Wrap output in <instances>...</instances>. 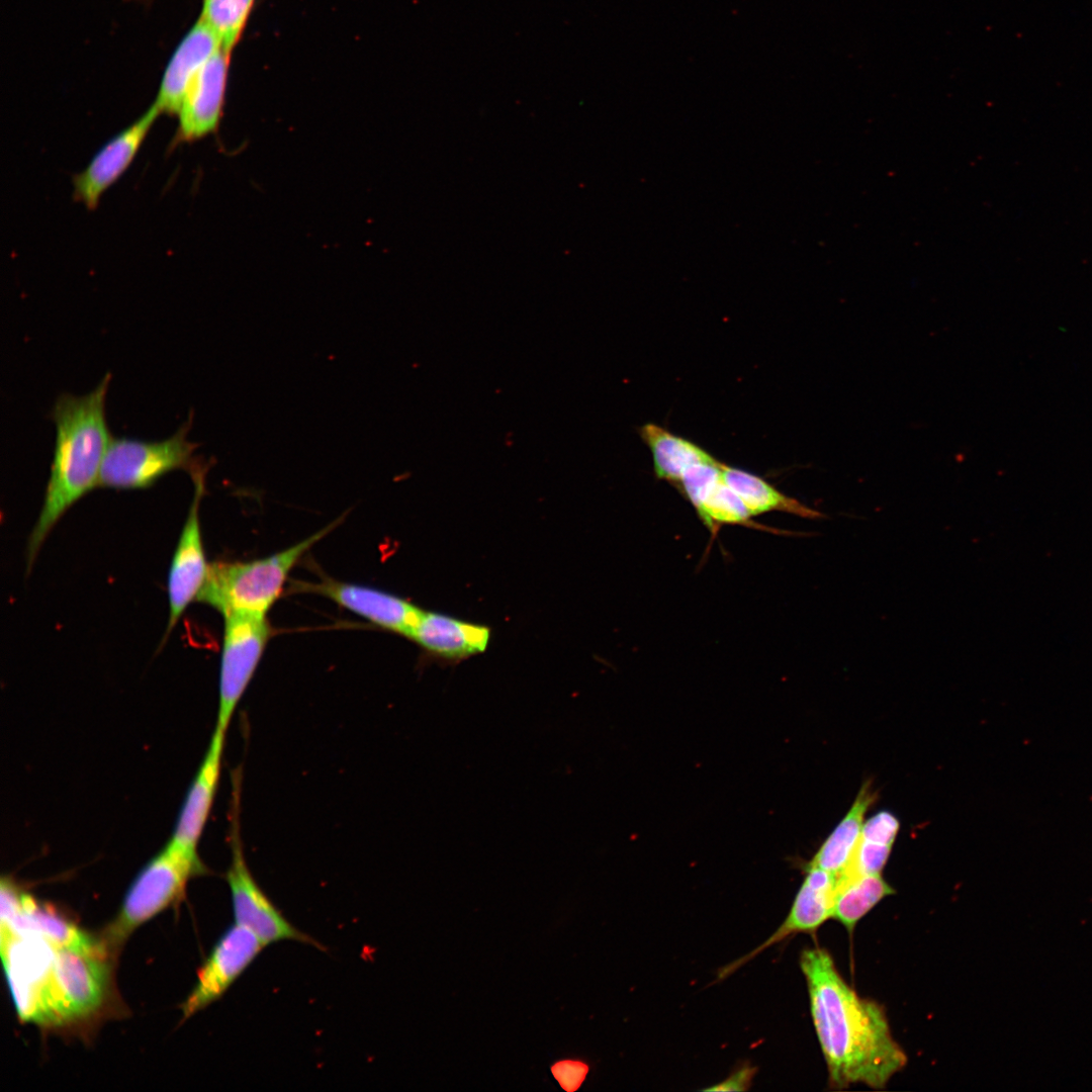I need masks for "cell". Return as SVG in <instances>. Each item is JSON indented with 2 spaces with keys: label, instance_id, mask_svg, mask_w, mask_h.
<instances>
[{
  "label": "cell",
  "instance_id": "cell-24",
  "mask_svg": "<svg viewBox=\"0 0 1092 1092\" xmlns=\"http://www.w3.org/2000/svg\"><path fill=\"white\" fill-rule=\"evenodd\" d=\"M255 0H202L199 19L231 53L244 30Z\"/></svg>",
  "mask_w": 1092,
  "mask_h": 1092
},
{
  "label": "cell",
  "instance_id": "cell-28",
  "mask_svg": "<svg viewBox=\"0 0 1092 1092\" xmlns=\"http://www.w3.org/2000/svg\"><path fill=\"white\" fill-rule=\"evenodd\" d=\"M898 830V819L892 813L882 811L863 823L860 837L866 840L892 845Z\"/></svg>",
  "mask_w": 1092,
  "mask_h": 1092
},
{
  "label": "cell",
  "instance_id": "cell-3",
  "mask_svg": "<svg viewBox=\"0 0 1092 1092\" xmlns=\"http://www.w3.org/2000/svg\"><path fill=\"white\" fill-rule=\"evenodd\" d=\"M339 521L326 526L292 546L266 557L247 561H216L209 565L197 601L231 615L267 618L283 593L284 584L299 560Z\"/></svg>",
  "mask_w": 1092,
  "mask_h": 1092
},
{
  "label": "cell",
  "instance_id": "cell-5",
  "mask_svg": "<svg viewBox=\"0 0 1092 1092\" xmlns=\"http://www.w3.org/2000/svg\"><path fill=\"white\" fill-rule=\"evenodd\" d=\"M203 871L198 855L169 842L131 884L117 916L105 930V948L119 946L134 929L176 902L187 882Z\"/></svg>",
  "mask_w": 1092,
  "mask_h": 1092
},
{
  "label": "cell",
  "instance_id": "cell-22",
  "mask_svg": "<svg viewBox=\"0 0 1092 1092\" xmlns=\"http://www.w3.org/2000/svg\"><path fill=\"white\" fill-rule=\"evenodd\" d=\"M723 481L742 499L751 516L783 512L806 519H822L824 515L791 497L761 477L721 464Z\"/></svg>",
  "mask_w": 1092,
  "mask_h": 1092
},
{
  "label": "cell",
  "instance_id": "cell-25",
  "mask_svg": "<svg viewBox=\"0 0 1092 1092\" xmlns=\"http://www.w3.org/2000/svg\"><path fill=\"white\" fill-rule=\"evenodd\" d=\"M703 524L715 532L723 524L753 526L751 515L738 494L722 481L696 508Z\"/></svg>",
  "mask_w": 1092,
  "mask_h": 1092
},
{
  "label": "cell",
  "instance_id": "cell-10",
  "mask_svg": "<svg viewBox=\"0 0 1092 1092\" xmlns=\"http://www.w3.org/2000/svg\"><path fill=\"white\" fill-rule=\"evenodd\" d=\"M207 470L191 476L194 495L172 557L168 575L169 619L164 641L177 625L188 606L197 600L206 581V561L199 521V505L205 489Z\"/></svg>",
  "mask_w": 1092,
  "mask_h": 1092
},
{
  "label": "cell",
  "instance_id": "cell-13",
  "mask_svg": "<svg viewBox=\"0 0 1092 1092\" xmlns=\"http://www.w3.org/2000/svg\"><path fill=\"white\" fill-rule=\"evenodd\" d=\"M296 589L321 595L373 625L407 638L423 611L390 593L330 578L301 582Z\"/></svg>",
  "mask_w": 1092,
  "mask_h": 1092
},
{
  "label": "cell",
  "instance_id": "cell-21",
  "mask_svg": "<svg viewBox=\"0 0 1092 1092\" xmlns=\"http://www.w3.org/2000/svg\"><path fill=\"white\" fill-rule=\"evenodd\" d=\"M875 800L870 785L864 784L848 813L825 840L807 868L825 870L837 878L849 867L860 839L863 816Z\"/></svg>",
  "mask_w": 1092,
  "mask_h": 1092
},
{
  "label": "cell",
  "instance_id": "cell-29",
  "mask_svg": "<svg viewBox=\"0 0 1092 1092\" xmlns=\"http://www.w3.org/2000/svg\"><path fill=\"white\" fill-rule=\"evenodd\" d=\"M552 1074L560 1086L567 1092H573L579 1088L587 1074L588 1067L576 1061H561L551 1068Z\"/></svg>",
  "mask_w": 1092,
  "mask_h": 1092
},
{
  "label": "cell",
  "instance_id": "cell-7",
  "mask_svg": "<svg viewBox=\"0 0 1092 1092\" xmlns=\"http://www.w3.org/2000/svg\"><path fill=\"white\" fill-rule=\"evenodd\" d=\"M232 827V861L226 873V882L236 924L252 931L265 945L294 940L324 950L325 947L320 942L287 920L261 889L246 862L237 816Z\"/></svg>",
  "mask_w": 1092,
  "mask_h": 1092
},
{
  "label": "cell",
  "instance_id": "cell-9",
  "mask_svg": "<svg viewBox=\"0 0 1092 1092\" xmlns=\"http://www.w3.org/2000/svg\"><path fill=\"white\" fill-rule=\"evenodd\" d=\"M1 957L19 1017L44 1023V993L56 947L36 934L1 936Z\"/></svg>",
  "mask_w": 1092,
  "mask_h": 1092
},
{
  "label": "cell",
  "instance_id": "cell-23",
  "mask_svg": "<svg viewBox=\"0 0 1092 1092\" xmlns=\"http://www.w3.org/2000/svg\"><path fill=\"white\" fill-rule=\"evenodd\" d=\"M894 893L881 874L840 876L833 896L832 918L852 931L872 908Z\"/></svg>",
  "mask_w": 1092,
  "mask_h": 1092
},
{
  "label": "cell",
  "instance_id": "cell-15",
  "mask_svg": "<svg viewBox=\"0 0 1092 1092\" xmlns=\"http://www.w3.org/2000/svg\"><path fill=\"white\" fill-rule=\"evenodd\" d=\"M836 882L837 877L825 870L807 868V876L784 922L755 949L723 969L721 977L731 974L764 949L791 935L815 933L825 921L832 918Z\"/></svg>",
  "mask_w": 1092,
  "mask_h": 1092
},
{
  "label": "cell",
  "instance_id": "cell-2",
  "mask_svg": "<svg viewBox=\"0 0 1092 1092\" xmlns=\"http://www.w3.org/2000/svg\"><path fill=\"white\" fill-rule=\"evenodd\" d=\"M110 374L89 393L58 396L51 418L56 442L40 514L26 548L27 568L64 514L98 486L101 465L110 443L105 402Z\"/></svg>",
  "mask_w": 1092,
  "mask_h": 1092
},
{
  "label": "cell",
  "instance_id": "cell-12",
  "mask_svg": "<svg viewBox=\"0 0 1092 1092\" xmlns=\"http://www.w3.org/2000/svg\"><path fill=\"white\" fill-rule=\"evenodd\" d=\"M153 104L139 119L108 141L87 167L73 177V196L95 209L105 191L126 171L160 115Z\"/></svg>",
  "mask_w": 1092,
  "mask_h": 1092
},
{
  "label": "cell",
  "instance_id": "cell-30",
  "mask_svg": "<svg viewBox=\"0 0 1092 1092\" xmlns=\"http://www.w3.org/2000/svg\"><path fill=\"white\" fill-rule=\"evenodd\" d=\"M753 1075H754V1068H752V1067H743L742 1069H740V1070L736 1071L734 1074H732L725 1081L717 1084L716 1086L706 1088L705 1090H707V1091H709V1090H711V1091H735V1090L736 1091H743V1090H747L750 1083H751V1079H752Z\"/></svg>",
  "mask_w": 1092,
  "mask_h": 1092
},
{
  "label": "cell",
  "instance_id": "cell-20",
  "mask_svg": "<svg viewBox=\"0 0 1092 1092\" xmlns=\"http://www.w3.org/2000/svg\"><path fill=\"white\" fill-rule=\"evenodd\" d=\"M639 434L651 451L656 477L668 481L673 486H676L685 471L691 466L716 460L700 446L656 424L643 425L639 429Z\"/></svg>",
  "mask_w": 1092,
  "mask_h": 1092
},
{
  "label": "cell",
  "instance_id": "cell-4",
  "mask_svg": "<svg viewBox=\"0 0 1092 1092\" xmlns=\"http://www.w3.org/2000/svg\"><path fill=\"white\" fill-rule=\"evenodd\" d=\"M192 414L170 438L158 442L127 438L110 440L105 453L98 486L114 489H144L167 473L183 469L190 476L209 467L194 452L197 445L187 438Z\"/></svg>",
  "mask_w": 1092,
  "mask_h": 1092
},
{
  "label": "cell",
  "instance_id": "cell-19",
  "mask_svg": "<svg viewBox=\"0 0 1092 1092\" xmlns=\"http://www.w3.org/2000/svg\"><path fill=\"white\" fill-rule=\"evenodd\" d=\"M36 934L56 948H74L105 953L102 941L81 930L53 907L22 893L20 911L8 922L1 923V935Z\"/></svg>",
  "mask_w": 1092,
  "mask_h": 1092
},
{
  "label": "cell",
  "instance_id": "cell-14",
  "mask_svg": "<svg viewBox=\"0 0 1092 1092\" xmlns=\"http://www.w3.org/2000/svg\"><path fill=\"white\" fill-rule=\"evenodd\" d=\"M231 53L219 49L189 84L172 146L201 139L216 129L226 88Z\"/></svg>",
  "mask_w": 1092,
  "mask_h": 1092
},
{
  "label": "cell",
  "instance_id": "cell-26",
  "mask_svg": "<svg viewBox=\"0 0 1092 1092\" xmlns=\"http://www.w3.org/2000/svg\"><path fill=\"white\" fill-rule=\"evenodd\" d=\"M721 464L718 460L697 463L688 468L675 487L695 507H699L722 481Z\"/></svg>",
  "mask_w": 1092,
  "mask_h": 1092
},
{
  "label": "cell",
  "instance_id": "cell-8",
  "mask_svg": "<svg viewBox=\"0 0 1092 1092\" xmlns=\"http://www.w3.org/2000/svg\"><path fill=\"white\" fill-rule=\"evenodd\" d=\"M224 618L216 727L226 732L233 713L259 665L272 630L267 618Z\"/></svg>",
  "mask_w": 1092,
  "mask_h": 1092
},
{
  "label": "cell",
  "instance_id": "cell-17",
  "mask_svg": "<svg viewBox=\"0 0 1092 1092\" xmlns=\"http://www.w3.org/2000/svg\"><path fill=\"white\" fill-rule=\"evenodd\" d=\"M219 49L215 34L198 19L180 41L164 72L154 102L160 113L178 114L189 84Z\"/></svg>",
  "mask_w": 1092,
  "mask_h": 1092
},
{
  "label": "cell",
  "instance_id": "cell-16",
  "mask_svg": "<svg viewBox=\"0 0 1092 1092\" xmlns=\"http://www.w3.org/2000/svg\"><path fill=\"white\" fill-rule=\"evenodd\" d=\"M225 731L215 726L201 766L188 791L170 843L197 855V844L210 813L219 780Z\"/></svg>",
  "mask_w": 1092,
  "mask_h": 1092
},
{
  "label": "cell",
  "instance_id": "cell-1",
  "mask_svg": "<svg viewBox=\"0 0 1092 1092\" xmlns=\"http://www.w3.org/2000/svg\"><path fill=\"white\" fill-rule=\"evenodd\" d=\"M816 1034L827 1065L829 1085L864 1084L883 1089L901 1071L907 1056L894 1039L885 1011L860 998L839 974L830 953L806 948L800 957Z\"/></svg>",
  "mask_w": 1092,
  "mask_h": 1092
},
{
  "label": "cell",
  "instance_id": "cell-6",
  "mask_svg": "<svg viewBox=\"0 0 1092 1092\" xmlns=\"http://www.w3.org/2000/svg\"><path fill=\"white\" fill-rule=\"evenodd\" d=\"M104 958L101 952L56 948L44 993L46 1023L80 1019L101 1006L108 979Z\"/></svg>",
  "mask_w": 1092,
  "mask_h": 1092
},
{
  "label": "cell",
  "instance_id": "cell-18",
  "mask_svg": "<svg viewBox=\"0 0 1092 1092\" xmlns=\"http://www.w3.org/2000/svg\"><path fill=\"white\" fill-rule=\"evenodd\" d=\"M430 654L458 661L482 653L490 630L447 615L422 611L410 637Z\"/></svg>",
  "mask_w": 1092,
  "mask_h": 1092
},
{
  "label": "cell",
  "instance_id": "cell-27",
  "mask_svg": "<svg viewBox=\"0 0 1092 1092\" xmlns=\"http://www.w3.org/2000/svg\"><path fill=\"white\" fill-rule=\"evenodd\" d=\"M891 848L892 845L866 840L860 837L851 862L841 876L881 874L888 860Z\"/></svg>",
  "mask_w": 1092,
  "mask_h": 1092
},
{
  "label": "cell",
  "instance_id": "cell-11",
  "mask_svg": "<svg viewBox=\"0 0 1092 1092\" xmlns=\"http://www.w3.org/2000/svg\"><path fill=\"white\" fill-rule=\"evenodd\" d=\"M266 945L249 929L234 924L218 939L182 1005L186 1019L219 999Z\"/></svg>",
  "mask_w": 1092,
  "mask_h": 1092
}]
</instances>
